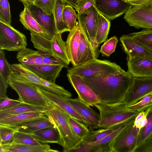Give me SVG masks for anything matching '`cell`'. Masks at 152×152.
<instances>
[{"label":"cell","mask_w":152,"mask_h":152,"mask_svg":"<svg viewBox=\"0 0 152 152\" xmlns=\"http://www.w3.org/2000/svg\"><path fill=\"white\" fill-rule=\"evenodd\" d=\"M17 129L13 127L0 125V145L10 144Z\"/></svg>","instance_id":"ab89813d"},{"label":"cell","mask_w":152,"mask_h":152,"mask_svg":"<svg viewBox=\"0 0 152 152\" xmlns=\"http://www.w3.org/2000/svg\"><path fill=\"white\" fill-rule=\"evenodd\" d=\"M50 149L48 144L39 145L10 144L0 145V152H47Z\"/></svg>","instance_id":"83f0119b"},{"label":"cell","mask_w":152,"mask_h":152,"mask_svg":"<svg viewBox=\"0 0 152 152\" xmlns=\"http://www.w3.org/2000/svg\"><path fill=\"white\" fill-rule=\"evenodd\" d=\"M93 145L81 142L76 148L69 150L68 152H93Z\"/></svg>","instance_id":"681fc988"},{"label":"cell","mask_w":152,"mask_h":152,"mask_svg":"<svg viewBox=\"0 0 152 152\" xmlns=\"http://www.w3.org/2000/svg\"><path fill=\"white\" fill-rule=\"evenodd\" d=\"M148 122L147 109L140 112L136 116L134 124L140 130Z\"/></svg>","instance_id":"7dc6e473"},{"label":"cell","mask_w":152,"mask_h":152,"mask_svg":"<svg viewBox=\"0 0 152 152\" xmlns=\"http://www.w3.org/2000/svg\"><path fill=\"white\" fill-rule=\"evenodd\" d=\"M8 85V83L6 82L2 78L0 77V97H7L6 93Z\"/></svg>","instance_id":"f907efd6"},{"label":"cell","mask_w":152,"mask_h":152,"mask_svg":"<svg viewBox=\"0 0 152 152\" xmlns=\"http://www.w3.org/2000/svg\"><path fill=\"white\" fill-rule=\"evenodd\" d=\"M124 18L129 26L136 28H152V0H142L130 5Z\"/></svg>","instance_id":"5b68a950"},{"label":"cell","mask_w":152,"mask_h":152,"mask_svg":"<svg viewBox=\"0 0 152 152\" xmlns=\"http://www.w3.org/2000/svg\"><path fill=\"white\" fill-rule=\"evenodd\" d=\"M83 78L100 102L111 105L124 102L132 77L123 69L109 74Z\"/></svg>","instance_id":"6da1fadb"},{"label":"cell","mask_w":152,"mask_h":152,"mask_svg":"<svg viewBox=\"0 0 152 152\" xmlns=\"http://www.w3.org/2000/svg\"><path fill=\"white\" fill-rule=\"evenodd\" d=\"M152 107V106H151Z\"/></svg>","instance_id":"9f6ffc18"},{"label":"cell","mask_w":152,"mask_h":152,"mask_svg":"<svg viewBox=\"0 0 152 152\" xmlns=\"http://www.w3.org/2000/svg\"><path fill=\"white\" fill-rule=\"evenodd\" d=\"M48 55H50L26 48L18 52L16 58L20 64L24 65H39L44 64V58Z\"/></svg>","instance_id":"cb8c5ba5"},{"label":"cell","mask_w":152,"mask_h":152,"mask_svg":"<svg viewBox=\"0 0 152 152\" xmlns=\"http://www.w3.org/2000/svg\"><path fill=\"white\" fill-rule=\"evenodd\" d=\"M54 106L45 112L46 115L53 120L60 135L58 144L61 146L63 151L68 152L76 148L82 140L75 133L68 120V114L59 106Z\"/></svg>","instance_id":"3957f363"},{"label":"cell","mask_w":152,"mask_h":152,"mask_svg":"<svg viewBox=\"0 0 152 152\" xmlns=\"http://www.w3.org/2000/svg\"><path fill=\"white\" fill-rule=\"evenodd\" d=\"M140 130L134 123L126 127L114 139L112 152H134Z\"/></svg>","instance_id":"8fae6325"},{"label":"cell","mask_w":152,"mask_h":152,"mask_svg":"<svg viewBox=\"0 0 152 152\" xmlns=\"http://www.w3.org/2000/svg\"><path fill=\"white\" fill-rule=\"evenodd\" d=\"M66 4L62 0H56L54 16L57 34H62L69 30L64 22L63 12L64 6Z\"/></svg>","instance_id":"1f68e13d"},{"label":"cell","mask_w":152,"mask_h":152,"mask_svg":"<svg viewBox=\"0 0 152 152\" xmlns=\"http://www.w3.org/2000/svg\"><path fill=\"white\" fill-rule=\"evenodd\" d=\"M24 6L29 10L39 24L49 35L50 39L56 35L57 34L53 13L48 15L33 4Z\"/></svg>","instance_id":"e0dca14e"},{"label":"cell","mask_w":152,"mask_h":152,"mask_svg":"<svg viewBox=\"0 0 152 152\" xmlns=\"http://www.w3.org/2000/svg\"><path fill=\"white\" fill-rule=\"evenodd\" d=\"M36 87L53 104L60 107L71 116L86 124L90 130L91 129L90 126L87 121L77 113L66 102L63 97L56 94L49 92L36 86Z\"/></svg>","instance_id":"ffe728a7"},{"label":"cell","mask_w":152,"mask_h":152,"mask_svg":"<svg viewBox=\"0 0 152 152\" xmlns=\"http://www.w3.org/2000/svg\"><path fill=\"white\" fill-rule=\"evenodd\" d=\"M69 123L76 134L82 140L87 135L90 130L87 126L84 123L68 115Z\"/></svg>","instance_id":"8d00e7d4"},{"label":"cell","mask_w":152,"mask_h":152,"mask_svg":"<svg viewBox=\"0 0 152 152\" xmlns=\"http://www.w3.org/2000/svg\"><path fill=\"white\" fill-rule=\"evenodd\" d=\"M135 118L121 123L102 139L91 143L93 145V152H112V145L116 137L126 127L134 123Z\"/></svg>","instance_id":"603a6c76"},{"label":"cell","mask_w":152,"mask_h":152,"mask_svg":"<svg viewBox=\"0 0 152 152\" xmlns=\"http://www.w3.org/2000/svg\"><path fill=\"white\" fill-rule=\"evenodd\" d=\"M23 103L20 100L6 97H0V111L13 107Z\"/></svg>","instance_id":"f6af8a7d"},{"label":"cell","mask_w":152,"mask_h":152,"mask_svg":"<svg viewBox=\"0 0 152 152\" xmlns=\"http://www.w3.org/2000/svg\"><path fill=\"white\" fill-rule=\"evenodd\" d=\"M97 10L110 20L118 17L127 11L130 5L121 0H95Z\"/></svg>","instance_id":"5bb4252c"},{"label":"cell","mask_w":152,"mask_h":152,"mask_svg":"<svg viewBox=\"0 0 152 152\" xmlns=\"http://www.w3.org/2000/svg\"><path fill=\"white\" fill-rule=\"evenodd\" d=\"M123 69L115 63L96 58L68 69L67 73L83 77L109 74Z\"/></svg>","instance_id":"8992f818"},{"label":"cell","mask_w":152,"mask_h":152,"mask_svg":"<svg viewBox=\"0 0 152 152\" xmlns=\"http://www.w3.org/2000/svg\"><path fill=\"white\" fill-rule=\"evenodd\" d=\"M66 3L71 5L75 10L76 8L77 0H62Z\"/></svg>","instance_id":"816d5d0a"},{"label":"cell","mask_w":152,"mask_h":152,"mask_svg":"<svg viewBox=\"0 0 152 152\" xmlns=\"http://www.w3.org/2000/svg\"><path fill=\"white\" fill-rule=\"evenodd\" d=\"M77 14L73 7L66 4L64 7L63 12V19L64 22L69 29V31L75 27Z\"/></svg>","instance_id":"74e56055"},{"label":"cell","mask_w":152,"mask_h":152,"mask_svg":"<svg viewBox=\"0 0 152 152\" xmlns=\"http://www.w3.org/2000/svg\"><path fill=\"white\" fill-rule=\"evenodd\" d=\"M118 40L115 36L106 41L101 47L99 52L102 54L109 56L115 52Z\"/></svg>","instance_id":"b9f144b4"},{"label":"cell","mask_w":152,"mask_h":152,"mask_svg":"<svg viewBox=\"0 0 152 152\" xmlns=\"http://www.w3.org/2000/svg\"><path fill=\"white\" fill-rule=\"evenodd\" d=\"M122 1L129 4L130 5H134L142 0H121Z\"/></svg>","instance_id":"f5cc1de1"},{"label":"cell","mask_w":152,"mask_h":152,"mask_svg":"<svg viewBox=\"0 0 152 152\" xmlns=\"http://www.w3.org/2000/svg\"><path fill=\"white\" fill-rule=\"evenodd\" d=\"M81 31L78 23L76 22L74 27L69 31L66 42L68 56L73 66L77 64V53Z\"/></svg>","instance_id":"44dd1931"},{"label":"cell","mask_w":152,"mask_h":152,"mask_svg":"<svg viewBox=\"0 0 152 152\" xmlns=\"http://www.w3.org/2000/svg\"><path fill=\"white\" fill-rule=\"evenodd\" d=\"M61 35L57 34L51 39L38 35L34 39V46L37 50L50 54L57 60L68 65L70 61L67 54L66 42L63 40Z\"/></svg>","instance_id":"52a82bcc"},{"label":"cell","mask_w":152,"mask_h":152,"mask_svg":"<svg viewBox=\"0 0 152 152\" xmlns=\"http://www.w3.org/2000/svg\"><path fill=\"white\" fill-rule=\"evenodd\" d=\"M66 76L69 82L76 92L78 97L80 100L92 107L100 103L97 96L88 85L83 77L68 73Z\"/></svg>","instance_id":"4fadbf2b"},{"label":"cell","mask_w":152,"mask_h":152,"mask_svg":"<svg viewBox=\"0 0 152 152\" xmlns=\"http://www.w3.org/2000/svg\"><path fill=\"white\" fill-rule=\"evenodd\" d=\"M147 110L148 122L140 130L137 146L152 136V107L148 108Z\"/></svg>","instance_id":"836d02e7"},{"label":"cell","mask_w":152,"mask_h":152,"mask_svg":"<svg viewBox=\"0 0 152 152\" xmlns=\"http://www.w3.org/2000/svg\"><path fill=\"white\" fill-rule=\"evenodd\" d=\"M152 92V77H132L124 102L126 106L133 104Z\"/></svg>","instance_id":"7c38bea8"},{"label":"cell","mask_w":152,"mask_h":152,"mask_svg":"<svg viewBox=\"0 0 152 152\" xmlns=\"http://www.w3.org/2000/svg\"><path fill=\"white\" fill-rule=\"evenodd\" d=\"M10 127L16 128L18 132L28 134L47 127H56L53 119L45 115Z\"/></svg>","instance_id":"d6986e66"},{"label":"cell","mask_w":152,"mask_h":152,"mask_svg":"<svg viewBox=\"0 0 152 152\" xmlns=\"http://www.w3.org/2000/svg\"><path fill=\"white\" fill-rule=\"evenodd\" d=\"M98 57L93 50L91 44L82 31L77 53V65L97 58Z\"/></svg>","instance_id":"484cf974"},{"label":"cell","mask_w":152,"mask_h":152,"mask_svg":"<svg viewBox=\"0 0 152 152\" xmlns=\"http://www.w3.org/2000/svg\"><path fill=\"white\" fill-rule=\"evenodd\" d=\"M8 84L18 94V100L23 103L45 107H52L54 106V104L33 85L26 83L12 81L10 80Z\"/></svg>","instance_id":"ba28073f"},{"label":"cell","mask_w":152,"mask_h":152,"mask_svg":"<svg viewBox=\"0 0 152 152\" xmlns=\"http://www.w3.org/2000/svg\"><path fill=\"white\" fill-rule=\"evenodd\" d=\"M47 152H59V151L56 150H53L50 149Z\"/></svg>","instance_id":"11a10c76"},{"label":"cell","mask_w":152,"mask_h":152,"mask_svg":"<svg viewBox=\"0 0 152 152\" xmlns=\"http://www.w3.org/2000/svg\"><path fill=\"white\" fill-rule=\"evenodd\" d=\"M12 72L9 80L30 83L39 88L56 94L63 98H71V93L63 87L38 76L20 63L11 65Z\"/></svg>","instance_id":"7a4b0ae2"},{"label":"cell","mask_w":152,"mask_h":152,"mask_svg":"<svg viewBox=\"0 0 152 152\" xmlns=\"http://www.w3.org/2000/svg\"><path fill=\"white\" fill-rule=\"evenodd\" d=\"M10 144L37 145L42 144L31 134L17 132L15 134L12 141Z\"/></svg>","instance_id":"d590c367"},{"label":"cell","mask_w":152,"mask_h":152,"mask_svg":"<svg viewBox=\"0 0 152 152\" xmlns=\"http://www.w3.org/2000/svg\"><path fill=\"white\" fill-rule=\"evenodd\" d=\"M44 115H46L45 112H30L21 113L0 120V125L13 126Z\"/></svg>","instance_id":"f1b7e54d"},{"label":"cell","mask_w":152,"mask_h":152,"mask_svg":"<svg viewBox=\"0 0 152 152\" xmlns=\"http://www.w3.org/2000/svg\"><path fill=\"white\" fill-rule=\"evenodd\" d=\"M99 112L98 128L107 129L136 118L140 112L128 108L123 102L114 104H96Z\"/></svg>","instance_id":"277c9868"},{"label":"cell","mask_w":152,"mask_h":152,"mask_svg":"<svg viewBox=\"0 0 152 152\" xmlns=\"http://www.w3.org/2000/svg\"><path fill=\"white\" fill-rule=\"evenodd\" d=\"M129 34L152 51V28L143 29L140 31Z\"/></svg>","instance_id":"e575fe53"},{"label":"cell","mask_w":152,"mask_h":152,"mask_svg":"<svg viewBox=\"0 0 152 152\" xmlns=\"http://www.w3.org/2000/svg\"><path fill=\"white\" fill-rule=\"evenodd\" d=\"M95 4V0H77L76 8L75 10L78 13L81 14Z\"/></svg>","instance_id":"bcb514c9"},{"label":"cell","mask_w":152,"mask_h":152,"mask_svg":"<svg viewBox=\"0 0 152 152\" xmlns=\"http://www.w3.org/2000/svg\"><path fill=\"white\" fill-rule=\"evenodd\" d=\"M152 92L146 95L136 103L127 106L131 110L140 112L151 106Z\"/></svg>","instance_id":"60d3db41"},{"label":"cell","mask_w":152,"mask_h":152,"mask_svg":"<svg viewBox=\"0 0 152 152\" xmlns=\"http://www.w3.org/2000/svg\"><path fill=\"white\" fill-rule=\"evenodd\" d=\"M12 72L11 65L5 58L4 51L0 50V77L8 83Z\"/></svg>","instance_id":"f35d334b"},{"label":"cell","mask_w":152,"mask_h":152,"mask_svg":"<svg viewBox=\"0 0 152 152\" xmlns=\"http://www.w3.org/2000/svg\"><path fill=\"white\" fill-rule=\"evenodd\" d=\"M134 152H152V136L138 146Z\"/></svg>","instance_id":"c3c4849f"},{"label":"cell","mask_w":152,"mask_h":152,"mask_svg":"<svg viewBox=\"0 0 152 152\" xmlns=\"http://www.w3.org/2000/svg\"><path fill=\"white\" fill-rule=\"evenodd\" d=\"M110 26V20L98 11L97 15L96 40L99 45L107 40Z\"/></svg>","instance_id":"4dcf8cb0"},{"label":"cell","mask_w":152,"mask_h":152,"mask_svg":"<svg viewBox=\"0 0 152 152\" xmlns=\"http://www.w3.org/2000/svg\"><path fill=\"white\" fill-rule=\"evenodd\" d=\"M64 99L77 113L87 121L90 126L91 131L98 128L99 114L93 110L90 106L82 101L78 97L75 99L64 98Z\"/></svg>","instance_id":"2e32d148"},{"label":"cell","mask_w":152,"mask_h":152,"mask_svg":"<svg viewBox=\"0 0 152 152\" xmlns=\"http://www.w3.org/2000/svg\"><path fill=\"white\" fill-rule=\"evenodd\" d=\"M20 13L19 20L24 27L31 32L36 33L50 39L49 35L42 28L26 6Z\"/></svg>","instance_id":"d4e9b609"},{"label":"cell","mask_w":152,"mask_h":152,"mask_svg":"<svg viewBox=\"0 0 152 152\" xmlns=\"http://www.w3.org/2000/svg\"><path fill=\"white\" fill-rule=\"evenodd\" d=\"M121 124L107 129H101L96 131H90L81 142L92 143L99 141L111 133Z\"/></svg>","instance_id":"d6a6232c"},{"label":"cell","mask_w":152,"mask_h":152,"mask_svg":"<svg viewBox=\"0 0 152 152\" xmlns=\"http://www.w3.org/2000/svg\"><path fill=\"white\" fill-rule=\"evenodd\" d=\"M126 59L127 72L132 77H152V58L141 57Z\"/></svg>","instance_id":"ac0fdd59"},{"label":"cell","mask_w":152,"mask_h":152,"mask_svg":"<svg viewBox=\"0 0 152 152\" xmlns=\"http://www.w3.org/2000/svg\"><path fill=\"white\" fill-rule=\"evenodd\" d=\"M24 65L38 76L54 83H55L56 79L64 67L61 65L46 64Z\"/></svg>","instance_id":"7402d4cb"},{"label":"cell","mask_w":152,"mask_h":152,"mask_svg":"<svg viewBox=\"0 0 152 152\" xmlns=\"http://www.w3.org/2000/svg\"><path fill=\"white\" fill-rule=\"evenodd\" d=\"M120 40L126 58L145 57L152 58V51L143 45L129 34L123 35Z\"/></svg>","instance_id":"9a60e30c"},{"label":"cell","mask_w":152,"mask_h":152,"mask_svg":"<svg viewBox=\"0 0 152 152\" xmlns=\"http://www.w3.org/2000/svg\"><path fill=\"white\" fill-rule=\"evenodd\" d=\"M27 46L23 34L0 20V50L19 52Z\"/></svg>","instance_id":"9c48e42d"},{"label":"cell","mask_w":152,"mask_h":152,"mask_svg":"<svg viewBox=\"0 0 152 152\" xmlns=\"http://www.w3.org/2000/svg\"><path fill=\"white\" fill-rule=\"evenodd\" d=\"M53 107L37 106L22 103L13 107L0 111V120L24 113L30 112H45Z\"/></svg>","instance_id":"4316f807"},{"label":"cell","mask_w":152,"mask_h":152,"mask_svg":"<svg viewBox=\"0 0 152 152\" xmlns=\"http://www.w3.org/2000/svg\"><path fill=\"white\" fill-rule=\"evenodd\" d=\"M0 20L11 25V15L8 0H0Z\"/></svg>","instance_id":"7bdbcfd3"},{"label":"cell","mask_w":152,"mask_h":152,"mask_svg":"<svg viewBox=\"0 0 152 152\" xmlns=\"http://www.w3.org/2000/svg\"><path fill=\"white\" fill-rule=\"evenodd\" d=\"M42 144L58 143L60 135L56 127L45 128L36 131L31 134Z\"/></svg>","instance_id":"f546056e"},{"label":"cell","mask_w":152,"mask_h":152,"mask_svg":"<svg viewBox=\"0 0 152 152\" xmlns=\"http://www.w3.org/2000/svg\"><path fill=\"white\" fill-rule=\"evenodd\" d=\"M22 2L24 6L33 4L34 0H19Z\"/></svg>","instance_id":"db71d44e"},{"label":"cell","mask_w":152,"mask_h":152,"mask_svg":"<svg viewBox=\"0 0 152 152\" xmlns=\"http://www.w3.org/2000/svg\"><path fill=\"white\" fill-rule=\"evenodd\" d=\"M56 0H34L33 4L42 10L47 14L53 13Z\"/></svg>","instance_id":"ee69618b"},{"label":"cell","mask_w":152,"mask_h":152,"mask_svg":"<svg viewBox=\"0 0 152 152\" xmlns=\"http://www.w3.org/2000/svg\"><path fill=\"white\" fill-rule=\"evenodd\" d=\"M98 11L93 5L86 11L77 14L80 28L84 34L97 56L99 55V45L96 40L97 19Z\"/></svg>","instance_id":"30bf717a"}]
</instances>
